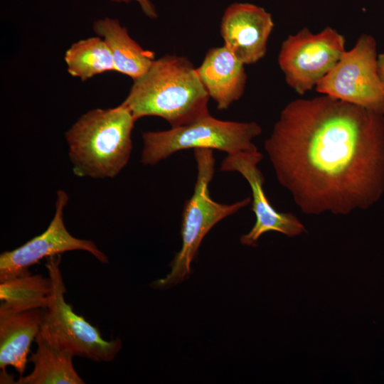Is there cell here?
I'll return each instance as SVG.
<instances>
[{
  "label": "cell",
  "instance_id": "obj_7",
  "mask_svg": "<svg viewBox=\"0 0 384 384\" xmlns=\"http://www.w3.org/2000/svg\"><path fill=\"white\" fill-rule=\"evenodd\" d=\"M375 39L362 34L316 86L321 95L384 115V85L378 71Z\"/></svg>",
  "mask_w": 384,
  "mask_h": 384
},
{
  "label": "cell",
  "instance_id": "obj_11",
  "mask_svg": "<svg viewBox=\"0 0 384 384\" xmlns=\"http://www.w3.org/2000/svg\"><path fill=\"white\" fill-rule=\"evenodd\" d=\"M274 23L272 14L250 3L228 6L220 22L224 46L245 65L253 64L266 54Z\"/></svg>",
  "mask_w": 384,
  "mask_h": 384
},
{
  "label": "cell",
  "instance_id": "obj_13",
  "mask_svg": "<svg viewBox=\"0 0 384 384\" xmlns=\"http://www.w3.org/2000/svg\"><path fill=\"white\" fill-rule=\"evenodd\" d=\"M46 309L20 312L0 311V368L12 366L20 377L26 370L31 344L36 339Z\"/></svg>",
  "mask_w": 384,
  "mask_h": 384
},
{
  "label": "cell",
  "instance_id": "obj_5",
  "mask_svg": "<svg viewBox=\"0 0 384 384\" xmlns=\"http://www.w3.org/2000/svg\"><path fill=\"white\" fill-rule=\"evenodd\" d=\"M262 133L255 122L218 119L210 114L189 124L142 134L141 162L154 165L171 154L188 149H210L227 154L257 150L252 140Z\"/></svg>",
  "mask_w": 384,
  "mask_h": 384
},
{
  "label": "cell",
  "instance_id": "obj_19",
  "mask_svg": "<svg viewBox=\"0 0 384 384\" xmlns=\"http://www.w3.org/2000/svg\"><path fill=\"white\" fill-rule=\"evenodd\" d=\"M378 71L380 78L384 85V53L378 55Z\"/></svg>",
  "mask_w": 384,
  "mask_h": 384
},
{
  "label": "cell",
  "instance_id": "obj_14",
  "mask_svg": "<svg viewBox=\"0 0 384 384\" xmlns=\"http://www.w3.org/2000/svg\"><path fill=\"white\" fill-rule=\"evenodd\" d=\"M93 30L102 37L112 55L114 71L133 80L142 77L155 60L153 51L143 49L129 35L119 20L105 17L93 23Z\"/></svg>",
  "mask_w": 384,
  "mask_h": 384
},
{
  "label": "cell",
  "instance_id": "obj_9",
  "mask_svg": "<svg viewBox=\"0 0 384 384\" xmlns=\"http://www.w3.org/2000/svg\"><path fill=\"white\" fill-rule=\"evenodd\" d=\"M68 201L66 192L57 191L55 212L47 229L21 246L0 255V282L31 274L29 267L43 258L73 250L90 252L102 263H108L107 255L90 240L73 236L63 221V209Z\"/></svg>",
  "mask_w": 384,
  "mask_h": 384
},
{
  "label": "cell",
  "instance_id": "obj_10",
  "mask_svg": "<svg viewBox=\"0 0 384 384\" xmlns=\"http://www.w3.org/2000/svg\"><path fill=\"white\" fill-rule=\"evenodd\" d=\"M262 159L263 155L258 150L240 151L227 154L220 167L221 171L238 172L251 188V210L255 215V223L247 233L240 237V242L247 246H255L258 239L270 231L288 237H294L305 231L297 216L291 213L277 211L268 200L264 190L265 178L258 167Z\"/></svg>",
  "mask_w": 384,
  "mask_h": 384
},
{
  "label": "cell",
  "instance_id": "obj_8",
  "mask_svg": "<svg viewBox=\"0 0 384 384\" xmlns=\"http://www.w3.org/2000/svg\"><path fill=\"white\" fill-rule=\"evenodd\" d=\"M345 49V38L327 26L317 33L304 28L282 43L278 64L287 84L299 95L315 88L335 67Z\"/></svg>",
  "mask_w": 384,
  "mask_h": 384
},
{
  "label": "cell",
  "instance_id": "obj_1",
  "mask_svg": "<svg viewBox=\"0 0 384 384\" xmlns=\"http://www.w3.org/2000/svg\"><path fill=\"white\" fill-rule=\"evenodd\" d=\"M264 149L308 215H348L384 193V115L326 95L281 111Z\"/></svg>",
  "mask_w": 384,
  "mask_h": 384
},
{
  "label": "cell",
  "instance_id": "obj_2",
  "mask_svg": "<svg viewBox=\"0 0 384 384\" xmlns=\"http://www.w3.org/2000/svg\"><path fill=\"white\" fill-rule=\"evenodd\" d=\"M209 98L191 62L183 56L166 55L134 80L122 104L136 121L156 116L175 128L210 114Z\"/></svg>",
  "mask_w": 384,
  "mask_h": 384
},
{
  "label": "cell",
  "instance_id": "obj_3",
  "mask_svg": "<svg viewBox=\"0 0 384 384\" xmlns=\"http://www.w3.org/2000/svg\"><path fill=\"white\" fill-rule=\"evenodd\" d=\"M135 122L122 103L82 114L65 134L74 174L92 178L117 176L130 158Z\"/></svg>",
  "mask_w": 384,
  "mask_h": 384
},
{
  "label": "cell",
  "instance_id": "obj_12",
  "mask_svg": "<svg viewBox=\"0 0 384 384\" xmlns=\"http://www.w3.org/2000/svg\"><path fill=\"white\" fill-rule=\"evenodd\" d=\"M196 70L218 110H227L242 96L247 80L245 64L224 45L210 48Z\"/></svg>",
  "mask_w": 384,
  "mask_h": 384
},
{
  "label": "cell",
  "instance_id": "obj_16",
  "mask_svg": "<svg viewBox=\"0 0 384 384\" xmlns=\"http://www.w3.org/2000/svg\"><path fill=\"white\" fill-rule=\"evenodd\" d=\"M52 283L41 274H28L0 282V311L20 312L49 304Z\"/></svg>",
  "mask_w": 384,
  "mask_h": 384
},
{
  "label": "cell",
  "instance_id": "obj_15",
  "mask_svg": "<svg viewBox=\"0 0 384 384\" xmlns=\"http://www.w3.org/2000/svg\"><path fill=\"white\" fill-rule=\"evenodd\" d=\"M35 341L37 349L28 361L33 371L21 376L16 384H84L73 365L70 352L59 346L38 332Z\"/></svg>",
  "mask_w": 384,
  "mask_h": 384
},
{
  "label": "cell",
  "instance_id": "obj_18",
  "mask_svg": "<svg viewBox=\"0 0 384 384\" xmlns=\"http://www.w3.org/2000/svg\"><path fill=\"white\" fill-rule=\"evenodd\" d=\"M116 3H129L134 1L138 3L143 13L149 18L155 19L158 17V14L153 3L150 0H110Z\"/></svg>",
  "mask_w": 384,
  "mask_h": 384
},
{
  "label": "cell",
  "instance_id": "obj_17",
  "mask_svg": "<svg viewBox=\"0 0 384 384\" xmlns=\"http://www.w3.org/2000/svg\"><path fill=\"white\" fill-rule=\"evenodd\" d=\"M68 73L85 81L105 72L114 71L111 52L99 37H90L74 43L65 52Z\"/></svg>",
  "mask_w": 384,
  "mask_h": 384
},
{
  "label": "cell",
  "instance_id": "obj_6",
  "mask_svg": "<svg viewBox=\"0 0 384 384\" xmlns=\"http://www.w3.org/2000/svg\"><path fill=\"white\" fill-rule=\"evenodd\" d=\"M46 260L52 291L39 333L74 356L95 362L112 361L122 348L121 339L105 340L97 327L74 312L64 297L66 289L60 268L61 255L50 256Z\"/></svg>",
  "mask_w": 384,
  "mask_h": 384
},
{
  "label": "cell",
  "instance_id": "obj_4",
  "mask_svg": "<svg viewBox=\"0 0 384 384\" xmlns=\"http://www.w3.org/2000/svg\"><path fill=\"white\" fill-rule=\"evenodd\" d=\"M197 177L191 197L184 204L181 234L182 245L170 263L171 271L151 284L154 289H165L183 282L191 273V265L201 243L210 230L223 218L249 205L252 198H245L231 204L212 199L209 183L215 172V159L213 149H195Z\"/></svg>",
  "mask_w": 384,
  "mask_h": 384
}]
</instances>
